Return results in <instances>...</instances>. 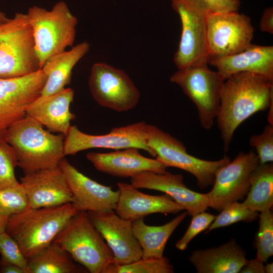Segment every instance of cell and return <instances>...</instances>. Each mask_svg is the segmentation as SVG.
Returning <instances> with one entry per match:
<instances>
[{
  "instance_id": "6da1fadb",
  "label": "cell",
  "mask_w": 273,
  "mask_h": 273,
  "mask_svg": "<svg viewBox=\"0 0 273 273\" xmlns=\"http://www.w3.org/2000/svg\"><path fill=\"white\" fill-rule=\"evenodd\" d=\"M272 103L273 82L263 77L245 72L225 80L216 119L225 152L237 127L253 114L268 109Z\"/></svg>"
},
{
  "instance_id": "7a4b0ae2",
  "label": "cell",
  "mask_w": 273,
  "mask_h": 273,
  "mask_svg": "<svg viewBox=\"0 0 273 273\" xmlns=\"http://www.w3.org/2000/svg\"><path fill=\"white\" fill-rule=\"evenodd\" d=\"M26 115L11 125L4 138L14 149L17 166L24 173L59 166L64 154V138L43 128Z\"/></svg>"
},
{
  "instance_id": "3957f363",
  "label": "cell",
  "mask_w": 273,
  "mask_h": 273,
  "mask_svg": "<svg viewBox=\"0 0 273 273\" xmlns=\"http://www.w3.org/2000/svg\"><path fill=\"white\" fill-rule=\"evenodd\" d=\"M79 212L72 203L52 207L28 208L10 218L5 232L17 242L29 259L50 245Z\"/></svg>"
},
{
  "instance_id": "277c9868",
  "label": "cell",
  "mask_w": 273,
  "mask_h": 273,
  "mask_svg": "<svg viewBox=\"0 0 273 273\" xmlns=\"http://www.w3.org/2000/svg\"><path fill=\"white\" fill-rule=\"evenodd\" d=\"M26 15L41 69L50 58L73 46L78 21L63 1L56 3L50 10L32 6Z\"/></svg>"
},
{
  "instance_id": "5b68a950",
  "label": "cell",
  "mask_w": 273,
  "mask_h": 273,
  "mask_svg": "<svg viewBox=\"0 0 273 273\" xmlns=\"http://www.w3.org/2000/svg\"><path fill=\"white\" fill-rule=\"evenodd\" d=\"M90 273H105L113 263L112 251L92 223L87 212L73 217L54 240Z\"/></svg>"
},
{
  "instance_id": "8992f818",
  "label": "cell",
  "mask_w": 273,
  "mask_h": 273,
  "mask_svg": "<svg viewBox=\"0 0 273 273\" xmlns=\"http://www.w3.org/2000/svg\"><path fill=\"white\" fill-rule=\"evenodd\" d=\"M40 69L27 15L17 13L0 25V78L22 77Z\"/></svg>"
},
{
  "instance_id": "52a82bcc",
  "label": "cell",
  "mask_w": 273,
  "mask_h": 273,
  "mask_svg": "<svg viewBox=\"0 0 273 273\" xmlns=\"http://www.w3.org/2000/svg\"><path fill=\"white\" fill-rule=\"evenodd\" d=\"M207 59L178 69L170 81L178 84L195 104L201 126L211 128L216 118L224 78L217 71L210 70Z\"/></svg>"
},
{
  "instance_id": "ba28073f",
  "label": "cell",
  "mask_w": 273,
  "mask_h": 273,
  "mask_svg": "<svg viewBox=\"0 0 273 273\" xmlns=\"http://www.w3.org/2000/svg\"><path fill=\"white\" fill-rule=\"evenodd\" d=\"M147 144L155 152L156 159L166 167L178 168L193 174L202 189L212 186L217 170L231 161L226 155L215 161L193 156L183 142L154 125L147 124Z\"/></svg>"
},
{
  "instance_id": "9c48e42d",
  "label": "cell",
  "mask_w": 273,
  "mask_h": 273,
  "mask_svg": "<svg viewBox=\"0 0 273 273\" xmlns=\"http://www.w3.org/2000/svg\"><path fill=\"white\" fill-rule=\"evenodd\" d=\"M88 86L92 97L100 106L119 112L134 108L141 97L125 72L104 62L93 65Z\"/></svg>"
},
{
  "instance_id": "30bf717a",
  "label": "cell",
  "mask_w": 273,
  "mask_h": 273,
  "mask_svg": "<svg viewBox=\"0 0 273 273\" xmlns=\"http://www.w3.org/2000/svg\"><path fill=\"white\" fill-rule=\"evenodd\" d=\"M208 61L241 52L251 45L254 29L250 19L238 12L206 16Z\"/></svg>"
},
{
  "instance_id": "8fae6325",
  "label": "cell",
  "mask_w": 273,
  "mask_h": 273,
  "mask_svg": "<svg viewBox=\"0 0 273 273\" xmlns=\"http://www.w3.org/2000/svg\"><path fill=\"white\" fill-rule=\"evenodd\" d=\"M259 164L256 153L241 152L216 173L211 190L207 193L209 207L221 211L230 203L243 199L250 187L251 176Z\"/></svg>"
},
{
  "instance_id": "7c38bea8",
  "label": "cell",
  "mask_w": 273,
  "mask_h": 273,
  "mask_svg": "<svg viewBox=\"0 0 273 273\" xmlns=\"http://www.w3.org/2000/svg\"><path fill=\"white\" fill-rule=\"evenodd\" d=\"M147 125L140 121L112 128L108 133L90 135L81 131L76 125L71 126L65 136L64 156L74 155L79 152L93 148L115 150L133 147L147 152L156 157L155 152L147 143Z\"/></svg>"
},
{
  "instance_id": "4fadbf2b",
  "label": "cell",
  "mask_w": 273,
  "mask_h": 273,
  "mask_svg": "<svg viewBox=\"0 0 273 273\" xmlns=\"http://www.w3.org/2000/svg\"><path fill=\"white\" fill-rule=\"evenodd\" d=\"M47 77L40 69L22 77L0 78V136L26 115L29 106L40 96Z\"/></svg>"
},
{
  "instance_id": "5bb4252c",
  "label": "cell",
  "mask_w": 273,
  "mask_h": 273,
  "mask_svg": "<svg viewBox=\"0 0 273 273\" xmlns=\"http://www.w3.org/2000/svg\"><path fill=\"white\" fill-rule=\"evenodd\" d=\"M173 9L179 16L181 34L173 57L178 69L203 59L208 60L206 16L184 0H171Z\"/></svg>"
},
{
  "instance_id": "9a60e30c",
  "label": "cell",
  "mask_w": 273,
  "mask_h": 273,
  "mask_svg": "<svg viewBox=\"0 0 273 273\" xmlns=\"http://www.w3.org/2000/svg\"><path fill=\"white\" fill-rule=\"evenodd\" d=\"M87 212L92 223L112 251L114 264H129L142 258V248L134 235L132 221L120 217L114 210Z\"/></svg>"
},
{
  "instance_id": "2e32d148",
  "label": "cell",
  "mask_w": 273,
  "mask_h": 273,
  "mask_svg": "<svg viewBox=\"0 0 273 273\" xmlns=\"http://www.w3.org/2000/svg\"><path fill=\"white\" fill-rule=\"evenodd\" d=\"M59 165L72 196V203L79 211L109 212L114 210L119 192L101 185L79 172L64 157Z\"/></svg>"
},
{
  "instance_id": "e0dca14e",
  "label": "cell",
  "mask_w": 273,
  "mask_h": 273,
  "mask_svg": "<svg viewBox=\"0 0 273 273\" xmlns=\"http://www.w3.org/2000/svg\"><path fill=\"white\" fill-rule=\"evenodd\" d=\"M20 183L28 199V208L52 207L72 202L71 191L59 165L24 173Z\"/></svg>"
},
{
  "instance_id": "ac0fdd59",
  "label": "cell",
  "mask_w": 273,
  "mask_h": 273,
  "mask_svg": "<svg viewBox=\"0 0 273 273\" xmlns=\"http://www.w3.org/2000/svg\"><path fill=\"white\" fill-rule=\"evenodd\" d=\"M130 183L137 189L165 193L192 216L209 207L207 194L189 189L184 184V176L180 174H173L167 171L162 173L146 171L131 177Z\"/></svg>"
},
{
  "instance_id": "d6986e66",
  "label": "cell",
  "mask_w": 273,
  "mask_h": 273,
  "mask_svg": "<svg viewBox=\"0 0 273 273\" xmlns=\"http://www.w3.org/2000/svg\"><path fill=\"white\" fill-rule=\"evenodd\" d=\"M117 185L119 196L114 211L122 218L133 221L153 213L177 214L185 210L167 194L150 195L131 184L119 182Z\"/></svg>"
},
{
  "instance_id": "ffe728a7",
  "label": "cell",
  "mask_w": 273,
  "mask_h": 273,
  "mask_svg": "<svg viewBox=\"0 0 273 273\" xmlns=\"http://www.w3.org/2000/svg\"><path fill=\"white\" fill-rule=\"evenodd\" d=\"M139 150L130 147L107 153L90 152L86 157L98 170L119 177L131 178L146 171H166L167 167L161 162L143 156Z\"/></svg>"
},
{
  "instance_id": "44dd1931",
  "label": "cell",
  "mask_w": 273,
  "mask_h": 273,
  "mask_svg": "<svg viewBox=\"0 0 273 273\" xmlns=\"http://www.w3.org/2000/svg\"><path fill=\"white\" fill-rule=\"evenodd\" d=\"M225 79L240 72L252 73L273 82V47L251 44L238 53L210 59Z\"/></svg>"
},
{
  "instance_id": "7402d4cb",
  "label": "cell",
  "mask_w": 273,
  "mask_h": 273,
  "mask_svg": "<svg viewBox=\"0 0 273 273\" xmlns=\"http://www.w3.org/2000/svg\"><path fill=\"white\" fill-rule=\"evenodd\" d=\"M74 95L73 89L65 88L61 92L41 100H35L28 107L26 115L53 132L65 136L75 115L70 111Z\"/></svg>"
},
{
  "instance_id": "603a6c76",
  "label": "cell",
  "mask_w": 273,
  "mask_h": 273,
  "mask_svg": "<svg viewBox=\"0 0 273 273\" xmlns=\"http://www.w3.org/2000/svg\"><path fill=\"white\" fill-rule=\"evenodd\" d=\"M190 262L198 273H237L248 259L234 239L219 247L192 252Z\"/></svg>"
},
{
  "instance_id": "cb8c5ba5",
  "label": "cell",
  "mask_w": 273,
  "mask_h": 273,
  "mask_svg": "<svg viewBox=\"0 0 273 273\" xmlns=\"http://www.w3.org/2000/svg\"><path fill=\"white\" fill-rule=\"evenodd\" d=\"M90 45L83 41L50 58L41 69L47 75V80L40 96L36 100H41L58 93L69 84L73 69L88 52Z\"/></svg>"
},
{
  "instance_id": "d4e9b609",
  "label": "cell",
  "mask_w": 273,
  "mask_h": 273,
  "mask_svg": "<svg viewBox=\"0 0 273 273\" xmlns=\"http://www.w3.org/2000/svg\"><path fill=\"white\" fill-rule=\"evenodd\" d=\"M188 214L184 211L170 221L160 226L146 224L144 218L132 221L134 235L142 250V258H160L171 234Z\"/></svg>"
},
{
  "instance_id": "484cf974",
  "label": "cell",
  "mask_w": 273,
  "mask_h": 273,
  "mask_svg": "<svg viewBox=\"0 0 273 273\" xmlns=\"http://www.w3.org/2000/svg\"><path fill=\"white\" fill-rule=\"evenodd\" d=\"M243 204L252 210L263 212L273 205V164H259L250 179V187Z\"/></svg>"
},
{
  "instance_id": "4316f807",
  "label": "cell",
  "mask_w": 273,
  "mask_h": 273,
  "mask_svg": "<svg viewBox=\"0 0 273 273\" xmlns=\"http://www.w3.org/2000/svg\"><path fill=\"white\" fill-rule=\"evenodd\" d=\"M29 273H73L78 272L71 256L52 242L28 259Z\"/></svg>"
},
{
  "instance_id": "83f0119b",
  "label": "cell",
  "mask_w": 273,
  "mask_h": 273,
  "mask_svg": "<svg viewBox=\"0 0 273 273\" xmlns=\"http://www.w3.org/2000/svg\"><path fill=\"white\" fill-rule=\"evenodd\" d=\"M28 207L25 191L18 185L0 190V233L5 232L10 218Z\"/></svg>"
},
{
  "instance_id": "f1b7e54d",
  "label": "cell",
  "mask_w": 273,
  "mask_h": 273,
  "mask_svg": "<svg viewBox=\"0 0 273 273\" xmlns=\"http://www.w3.org/2000/svg\"><path fill=\"white\" fill-rule=\"evenodd\" d=\"M174 267L166 257L160 258H141L129 264L112 263L105 273H173Z\"/></svg>"
},
{
  "instance_id": "f546056e",
  "label": "cell",
  "mask_w": 273,
  "mask_h": 273,
  "mask_svg": "<svg viewBox=\"0 0 273 273\" xmlns=\"http://www.w3.org/2000/svg\"><path fill=\"white\" fill-rule=\"evenodd\" d=\"M258 212L250 209L243 203L234 202L227 205L215 216L214 220L209 225L205 234L212 230L228 226L239 221L251 222L258 217Z\"/></svg>"
},
{
  "instance_id": "4dcf8cb0",
  "label": "cell",
  "mask_w": 273,
  "mask_h": 273,
  "mask_svg": "<svg viewBox=\"0 0 273 273\" xmlns=\"http://www.w3.org/2000/svg\"><path fill=\"white\" fill-rule=\"evenodd\" d=\"M259 227L255 237L256 257L263 262L273 255V214L270 210L261 212L258 215Z\"/></svg>"
},
{
  "instance_id": "1f68e13d",
  "label": "cell",
  "mask_w": 273,
  "mask_h": 273,
  "mask_svg": "<svg viewBox=\"0 0 273 273\" xmlns=\"http://www.w3.org/2000/svg\"><path fill=\"white\" fill-rule=\"evenodd\" d=\"M17 166L15 152L4 136H0V190L18 185L15 174Z\"/></svg>"
},
{
  "instance_id": "d6a6232c",
  "label": "cell",
  "mask_w": 273,
  "mask_h": 273,
  "mask_svg": "<svg viewBox=\"0 0 273 273\" xmlns=\"http://www.w3.org/2000/svg\"><path fill=\"white\" fill-rule=\"evenodd\" d=\"M1 263H10L29 273L28 259L23 253L17 242L5 232L0 233Z\"/></svg>"
},
{
  "instance_id": "836d02e7",
  "label": "cell",
  "mask_w": 273,
  "mask_h": 273,
  "mask_svg": "<svg viewBox=\"0 0 273 273\" xmlns=\"http://www.w3.org/2000/svg\"><path fill=\"white\" fill-rule=\"evenodd\" d=\"M250 146L255 149L260 164L273 161V125L268 124L259 134L252 135L249 139Z\"/></svg>"
},
{
  "instance_id": "e575fe53",
  "label": "cell",
  "mask_w": 273,
  "mask_h": 273,
  "mask_svg": "<svg viewBox=\"0 0 273 273\" xmlns=\"http://www.w3.org/2000/svg\"><path fill=\"white\" fill-rule=\"evenodd\" d=\"M215 216L205 212L201 211L192 215L191 223L184 236L175 244V247L179 250L187 249L190 241L200 233L206 230Z\"/></svg>"
},
{
  "instance_id": "d590c367",
  "label": "cell",
  "mask_w": 273,
  "mask_h": 273,
  "mask_svg": "<svg viewBox=\"0 0 273 273\" xmlns=\"http://www.w3.org/2000/svg\"><path fill=\"white\" fill-rule=\"evenodd\" d=\"M206 15L229 12H238L240 0H184Z\"/></svg>"
},
{
  "instance_id": "8d00e7d4",
  "label": "cell",
  "mask_w": 273,
  "mask_h": 273,
  "mask_svg": "<svg viewBox=\"0 0 273 273\" xmlns=\"http://www.w3.org/2000/svg\"><path fill=\"white\" fill-rule=\"evenodd\" d=\"M263 262L257 257L248 260L240 270V273H265Z\"/></svg>"
},
{
  "instance_id": "74e56055",
  "label": "cell",
  "mask_w": 273,
  "mask_h": 273,
  "mask_svg": "<svg viewBox=\"0 0 273 273\" xmlns=\"http://www.w3.org/2000/svg\"><path fill=\"white\" fill-rule=\"evenodd\" d=\"M261 31L270 34L273 33V9L272 7L266 8L263 12L260 25Z\"/></svg>"
},
{
  "instance_id": "f35d334b",
  "label": "cell",
  "mask_w": 273,
  "mask_h": 273,
  "mask_svg": "<svg viewBox=\"0 0 273 273\" xmlns=\"http://www.w3.org/2000/svg\"><path fill=\"white\" fill-rule=\"evenodd\" d=\"M0 272L2 273H26L21 267L10 263H1Z\"/></svg>"
},
{
  "instance_id": "ab89813d",
  "label": "cell",
  "mask_w": 273,
  "mask_h": 273,
  "mask_svg": "<svg viewBox=\"0 0 273 273\" xmlns=\"http://www.w3.org/2000/svg\"><path fill=\"white\" fill-rule=\"evenodd\" d=\"M9 19L5 13L0 10V25L7 22Z\"/></svg>"
},
{
  "instance_id": "60d3db41",
  "label": "cell",
  "mask_w": 273,
  "mask_h": 273,
  "mask_svg": "<svg viewBox=\"0 0 273 273\" xmlns=\"http://www.w3.org/2000/svg\"><path fill=\"white\" fill-rule=\"evenodd\" d=\"M265 273L273 272V263H267L264 265Z\"/></svg>"
}]
</instances>
